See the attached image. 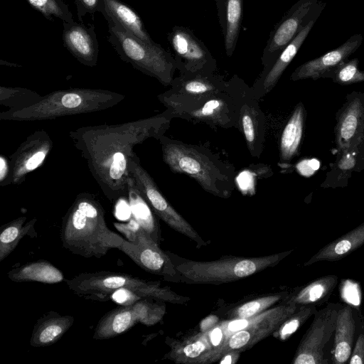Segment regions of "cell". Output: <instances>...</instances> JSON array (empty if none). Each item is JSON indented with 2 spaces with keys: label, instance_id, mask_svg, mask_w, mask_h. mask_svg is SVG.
<instances>
[{
  "label": "cell",
  "instance_id": "603a6c76",
  "mask_svg": "<svg viewBox=\"0 0 364 364\" xmlns=\"http://www.w3.org/2000/svg\"><path fill=\"white\" fill-rule=\"evenodd\" d=\"M75 318L48 311L39 318L32 331L30 344L34 348L48 347L58 342L70 328Z\"/></svg>",
  "mask_w": 364,
  "mask_h": 364
},
{
  "label": "cell",
  "instance_id": "30bf717a",
  "mask_svg": "<svg viewBox=\"0 0 364 364\" xmlns=\"http://www.w3.org/2000/svg\"><path fill=\"white\" fill-rule=\"evenodd\" d=\"M342 304L328 302L316 311L313 321L304 334L296 350L294 364L331 363L328 344L333 338L338 313Z\"/></svg>",
  "mask_w": 364,
  "mask_h": 364
},
{
  "label": "cell",
  "instance_id": "5bb4252c",
  "mask_svg": "<svg viewBox=\"0 0 364 364\" xmlns=\"http://www.w3.org/2000/svg\"><path fill=\"white\" fill-rule=\"evenodd\" d=\"M53 140L45 130L30 134L11 156L9 185H20L41 166L50 153Z\"/></svg>",
  "mask_w": 364,
  "mask_h": 364
},
{
  "label": "cell",
  "instance_id": "484cf974",
  "mask_svg": "<svg viewBox=\"0 0 364 364\" xmlns=\"http://www.w3.org/2000/svg\"><path fill=\"white\" fill-rule=\"evenodd\" d=\"M364 245V222L318 250L304 263L309 266L320 262L338 261Z\"/></svg>",
  "mask_w": 364,
  "mask_h": 364
},
{
  "label": "cell",
  "instance_id": "5b68a950",
  "mask_svg": "<svg viewBox=\"0 0 364 364\" xmlns=\"http://www.w3.org/2000/svg\"><path fill=\"white\" fill-rule=\"evenodd\" d=\"M124 97V94L97 88L58 90L42 95L29 107L1 112L0 119L38 122L96 112L116 106Z\"/></svg>",
  "mask_w": 364,
  "mask_h": 364
},
{
  "label": "cell",
  "instance_id": "9a60e30c",
  "mask_svg": "<svg viewBox=\"0 0 364 364\" xmlns=\"http://www.w3.org/2000/svg\"><path fill=\"white\" fill-rule=\"evenodd\" d=\"M326 4L319 1L309 21L294 39L282 50L274 61L263 68L260 74L251 86L253 96L259 101L276 86L283 73L292 61L309 36Z\"/></svg>",
  "mask_w": 364,
  "mask_h": 364
},
{
  "label": "cell",
  "instance_id": "52a82bcc",
  "mask_svg": "<svg viewBox=\"0 0 364 364\" xmlns=\"http://www.w3.org/2000/svg\"><path fill=\"white\" fill-rule=\"evenodd\" d=\"M75 294L86 299L108 301L114 291L126 288L135 291L143 299L171 300L169 291L159 284L122 272L97 271L80 273L64 281Z\"/></svg>",
  "mask_w": 364,
  "mask_h": 364
},
{
  "label": "cell",
  "instance_id": "f546056e",
  "mask_svg": "<svg viewBox=\"0 0 364 364\" xmlns=\"http://www.w3.org/2000/svg\"><path fill=\"white\" fill-rule=\"evenodd\" d=\"M7 276L15 282H36L49 284L60 283L65 279L58 268L44 259L14 267L9 271Z\"/></svg>",
  "mask_w": 364,
  "mask_h": 364
},
{
  "label": "cell",
  "instance_id": "7c38bea8",
  "mask_svg": "<svg viewBox=\"0 0 364 364\" xmlns=\"http://www.w3.org/2000/svg\"><path fill=\"white\" fill-rule=\"evenodd\" d=\"M128 171L154 213L171 228L196 240V232L166 199L153 178L141 165L140 159L136 154L128 163Z\"/></svg>",
  "mask_w": 364,
  "mask_h": 364
},
{
  "label": "cell",
  "instance_id": "d6a6232c",
  "mask_svg": "<svg viewBox=\"0 0 364 364\" xmlns=\"http://www.w3.org/2000/svg\"><path fill=\"white\" fill-rule=\"evenodd\" d=\"M42 95L25 87L0 86V105L8 109H19L36 102Z\"/></svg>",
  "mask_w": 364,
  "mask_h": 364
},
{
  "label": "cell",
  "instance_id": "277c9868",
  "mask_svg": "<svg viewBox=\"0 0 364 364\" xmlns=\"http://www.w3.org/2000/svg\"><path fill=\"white\" fill-rule=\"evenodd\" d=\"M249 85L238 75L228 80L221 92L201 96H187L170 89L157 95L159 101L173 118L205 124L214 129L238 128L243 95Z\"/></svg>",
  "mask_w": 364,
  "mask_h": 364
},
{
  "label": "cell",
  "instance_id": "4316f807",
  "mask_svg": "<svg viewBox=\"0 0 364 364\" xmlns=\"http://www.w3.org/2000/svg\"><path fill=\"white\" fill-rule=\"evenodd\" d=\"M338 282L336 274L318 277L287 295L284 301L297 306H321L328 301Z\"/></svg>",
  "mask_w": 364,
  "mask_h": 364
},
{
  "label": "cell",
  "instance_id": "7a4b0ae2",
  "mask_svg": "<svg viewBox=\"0 0 364 364\" xmlns=\"http://www.w3.org/2000/svg\"><path fill=\"white\" fill-rule=\"evenodd\" d=\"M60 240L64 248L85 258H101L118 248L124 238L106 224L103 206L88 193L78 194L63 218Z\"/></svg>",
  "mask_w": 364,
  "mask_h": 364
},
{
  "label": "cell",
  "instance_id": "2e32d148",
  "mask_svg": "<svg viewBox=\"0 0 364 364\" xmlns=\"http://www.w3.org/2000/svg\"><path fill=\"white\" fill-rule=\"evenodd\" d=\"M144 270L167 277L175 269L174 264L159 245L141 228L136 241L125 238L117 248Z\"/></svg>",
  "mask_w": 364,
  "mask_h": 364
},
{
  "label": "cell",
  "instance_id": "cb8c5ba5",
  "mask_svg": "<svg viewBox=\"0 0 364 364\" xmlns=\"http://www.w3.org/2000/svg\"><path fill=\"white\" fill-rule=\"evenodd\" d=\"M228 85L223 75L215 73L179 75L175 77L170 90L187 96H201L225 90Z\"/></svg>",
  "mask_w": 364,
  "mask_h": 364
},
{
  "label": "cell",
  "instance_id": "74e56055",
  "mask_svg": "<svg viewBox=\"0 0 364 364\" xmlns=\"http://www.w3.org/2000/svg\"><path fill=\"white\" fill-rule=\"evenodd\" d=\"M287 296L280 294L250 301L239 306L233 313V317L235 318H250L264 311L268 307L280 299L285 298Z\"/></svg>",
  "mask_w": 364,
  "mask_h": 364
},
{
  "label": "cell",
  "instance_id": "ba28073f",
  "mask_svg": "<svg viewBox=\"0 0 364 364\" xmlns=\"http://www.w3.org/2000/svg\"><path fill=\"white\" fill-rule=\"evenodd\" d=\"M291 252V250L256 258L231 257L210 262L173 263L175 270L190 282L220 284L248 277L274 265Z\"/></svg>",
  "mask_w": 364,
  "mask_h": 364
},
{
  "label": "cell",
  "instance_id": "ab89813d",
  "mask_svg": "<svg viewBox=\"0 0 364 364\" xmlns=\"http://www.w3.org/2000/svg\"><path fill=\"white\" fill-rule=\"evenodd\" d=\"M358 329L359 332L347 363L364 364V320L360 314L358 318Z\"/></svg>",
  "mask_w": 364,
  "mask_h": 364
},
{
  "label": "cell",
  "instance_id": "9c48e42d",
  "mask_svg": "<svg viewBox=\"0 0 364 364\" xmlns=\"http://www.w3.org/2000/svg\"><path fill=\"white\" fill-rule=\"evenodd\" d=\"M299 306L284 301L282 304L250 317V323L246 328L231 335L217 348L207 351L195 363H210L228 353H237L252 347L272 332L277 331Z\"/></svg>",
  "mask_w": 364,
  "mask_h": 364
},
{
  "label": "cell",
  "instance_id": "ac0fdd59",
  "mask_svg": "<svg viewBox=\"0 0 364 364\" xmlns=\"http://www.w3.org/2000/svg\"><path fill=\"white\" fill-rule=\"evenodd\" d=\"M361 34H354L338 48L326 54L309 60L297 67L290 76V80L296 81L304 79L317 80L326 75L348 60L361 45Z\"/></svg>",
  "mask_w": 364,
  "mask_h": 364
},
{
  "label": "cell",
  "instance_id": "f35d334b",
  "mask_svg": "<svg viewBox=\"0 0 364 364\" xmlns=\"http://www.w3.org/2000/svg\"><path fill=\"white\" fill-rule=\"evenodd\" d=\"M137 311L140 323L151 326L159 321L163 315L161 309L147 300H139L133 304Z\"/></svg>",
  "mask_w": 364,
  "mask_h": 364
},
{
  "label": "cell",
  "instance_id": "8d00e7d4",
  "mask_svg": "<svg viewBox=\"0 0 364 364\" xmlns=\"http://www.w3.org/2000/svg\"><path fill=\"white\" fill-rule=\"evenodd\" d=\"M317 311L316 306H299L277 331L282 340H286L294 333Z\"/></svg>",
  "mask_w": 364,
  "mask_h": 364
},
{
  "label": "cell",
  "instance_id": "7bdbcfd3",
  "mask_svg": "<svg viewBox=\"0 0 364 364\" xmlns=\"http://www.w3.org/2000/svg\"><path fill=\"white\" fill-rule=\"evenodd\" d=\"M10 176V164L4 155H0V185L9 186Z\"/></svg>",
  "mask_w": 364,
  "mask_h": 364
},
{
  "label": "cell",
  "instance_id": "4fadbf2b",
  "mask_svg": "<svg viewBox=\"0 0 364 364\" xmlns=\"http://www.w3.org/2000/svg\"><path fill=\"white\" fill-rule=\"evenodd\" d=\"M320 0H299L274 26L263 50V68L272 63L313 16Z\"/></svg>",
  "mask_w": 364,
  "mask_h": 364
},
{
  "label": "cell",
  "instance_id": "83f0119b",
  "mask_svg": "<svg viewBox=\"0 0 364 364\" xmlns=\"http://www.w3.org/2000/svg\"><path fill=\"white\" fill-rule=\"evenodd\" d=\"M104 2L103 16H109L144 43L150 45L156 43L146 31L141 17L132 7L120 0H104Z\"/></svg>",
  "mask_w": 364,
  "mask_h": 364
},
{
  "label": "cell",
  "instance_id": "1f68e13d",
  "mask_svg": "<svg viewBox=\"0 0 364 364\" xmlns=\"http://www.w3.org/2000/svg\"><path fill=\"white\" fill-rule=\"evenodd\" d=\"M127 198L131 209L132 217L139 223L141 228L158 244L159 229L152 213V209L139 192L131 176H129L128 179Z\"/></svg>",
  "mask_w": 364,
  "mask_h": 364
},
{
  "label": "cell",
  "instance_id": "8fae6325",
  "mask_svg": "<svg viewBox=\"0 0 364 364\" xmlns=\"http://www.w3.org/2000/svg\"><path fill=\"white\" fill-rule=\"evenodd\" d=\"M179 75L215 73L217 61L204 43L187 27L175 26L167 34Z\"/></svg>",
  "mask_w": 364,
  "mask_h": 364
},
{
  "label": "cell",
  "instance_id": "836d02e7",
  "mask_svg": "<svg viewBox=\"0 0 364 364\" xmlns=\"http://www.w3.org/2000/svg\"><path fill=\"white\" fill-rule=\"evenodd\" d=\"M211 349L212 346L206 332L181 343L178 347L173 348L171 355L177 362L187 363L188 360H190V363L191 359L199 358Z\"/></svg>",
  "mask_w": 364,
  "mask_h": 364
},
{
  "label": "cell",
  "instance_id": "d6986e66",
  "mask_svg": "<svg viewBox=\"0 0 364 364\" xmlns=\"http://www.w3.org/2000/svg\"><path fill=\"white\" fill-rule=\"evenodd\" d=\"M63 42L64 47L80 63L88 67L97 65L99 44L94 24L63 21Z\"/></svg>",
  "mask_w": 364,
  "mask_h": 364
},
{
  "label": "cell",
  "instance_id": "3957f363",
  "mask_svg": "<svg viewBox=\"0 0 364 364\" xmlns=\"http://www.w3.org/2000/svg\"><path fill=\"white\" fill-rule=\"evenodd\" d=\"M159 141L164 164L174 173L194 179L207 193L228 198L235 188V168L204 146L164 135Z\"/></svg>",
  "mask_w": 364,
  "mask_h": 364
},
{
  "label": "cell",
  "instance_id": "44dd1931",
  "mask_svg": "<svg viewBox=\"0 0 364 364\" xmlns=\"http://www.w3.org/2000/svg\"><path fill=\"white\" fill-rule=\"evenodd\" d=\"M359 312L348 304L338 311L333 333L331 363L345 364L350 359L358 329Z\"/></svg>",
  "mask_w": 364,
  "mask_h": 364
},
{
  "label": "cell",
  "instance_id": "4dcf8cb0",
  "mask_svg": "<svg viewBox=\"0 0 364 364\" xmlns=\"http://www.w3.org/2000/svg\"><path fill=\"white\" fill-rule=\"evenodd\" d=\"M26 216H21L1 227L0 233V262L6 259L17 247L20 240L25 236L35 237L36 218L26 222Z\"/></svg>",
  "mask_w": 364,
  "mask_h": 364
},
{
  "label": "cell",
  "instance_id": "f6af8a7d",
  "mask_svg": "<svg viewBox=\"0 0 364 364\" xmlns=\"http://www.w3.org/2000/svg\"><path fill=\"white\" fill-rule=\"evenodd\" d=\"M236 352H231V353H228L225 354V355L222 358V360L220 361V363H228L231 364L232 363V358Z\"/></svg>",
  "mask_w": 364,
  "mask_h": 364
},
{
  "label": "cell",
  "instance_id": "d4e9b609",
  "mask_svg": "<svg viewBox=\"0 0 364 364\" xmlns=\"http://www.w3.org/2000/svg\"><path fill=\"white\" fill-rule=\"evenodd\" d=\"M140 323L139 314L133 304L121 305L106 313L98 321L92 338L106 340L118 336Z\"/></svg>",
  "mask_w": 364,
  "mask_h": 364
},
{
  "label": "cell",
  "instance_id": "8992f818",
  "mask_svg": "<svg viewBox=\"0 0 364 364\" xmlns=\"http://www.w3.org/2000/svg\"><path fill=\"white\" fill-rule=\"evenodd\" d=\"M104 17L108 26L107 41L119 58L161 85L170 87L177 70L173 54L159 43H144L109 16Z\"/></svg>",
  "mask_w": 364,
  "mask_h": 364
},
{
  "label": "cell",
  "instance_id": "f1b7e54d",
  "mask_svg": "<svg viewBox=\"0 0 364 364\" xmlns=\"http://www.w3.org/2000/svg\"><path fill=\"white\" fill-rule=\"evenodd\" d=\"M305 108L302 102L294 107L282 132L279 141V158L282 162H288L297 155L301 142Z\"/></svg>",
  "mask_w": 364,
  "mask_h": 364
},
{
  "label": "cell",
  "instance_id": "d590c367",
  "mask_svg": "<svg viewBox=\"0 0 364 364\" xmlns=\"http://www.w3.org/2000/svg\"><path fill=\"white\" fill-rule=\"evenodd\" d=\"M358 65L357 58L347 60L329 73L326 77H331L334 82L341 85L364 82V70H360Z\"/></svg>",
  "mask_w": 364,
  "mask_h": 364
},
{
  "label": "cell",
  "instance_id": "6da1fadb",
  "mask_svg": "<svg viewBox=\"0 0 364 364\" xmlns=\"http://www.w3.org/2000/svg\"><path fill=\"white\" fill-rule=\"evenodd\" d=\"M172 114L164 112L117 124L81 127L69 132L73 146L86 161L88 169L105 196L111 202L128 196V163L134 147L165 135Z\"/></svg>",
  "mask_w": 364,
  "mask_h": 364
},
{
  "label": "cell",
  "instance_id": "ffe728a7",
  "mask_svg": "<svg viewBox=\"0 0 364 364\" xmlns=\"http://www.w3.org/2000/svg\"><path fill=\"white\" fill-rule=\"evenodd\" d=\"M364 134V102L358 97L350 98L343 107L335 128L336 144L346 151L358 144Z\"/></svg>",
  "mask_w": 364,
  "mask_h": 364
},
{
  "label": "cell",
  "instance_id": "e575fe53",
  "mask_svg": "<svg viewBox=\"0 0 364 364\" xmlns=\"http://www.w3.org/2000/svg\"><path fill=\"white\" fill-rule=\"evenodd\" d=\"M33 9L38 11L46 19L53 21V18L67 23L74 22L68 5L63 0H26Z\"/></svg>",
  "mask_w": 364,
  "mask_h": 364
},
{
  "label": "cell",
  "instance_id": "7402d4cb",
  "mask_svg": "<svg viewBox=\"0 0 364 364\" xmlns=\"http://www.w3.org/2000/svg\"><path fill=\"white\" fill-rule=\"evenodd\" d=\"M218 18L222 31L225 54L232 56L243 17V0H215Z\"/></svg>",
  "mask_w": 364,
  "mask_h": 364
},
{
  "label": "cell",
  "instance_id": "ee69618b",
  "mask_svg": "<svg viewBox=\"0 0 364 364\" xmlns=\"http://www.w3.org/2000/svg\"><path fill=\"white\" fill-rule=\"evenodd\" d=\"M209 341L212 346V349L219 346L224 338V334L220 325L213 328L208 333L207 332Z\"/></svg>",
  "mask_w": 364,
  "mask_h": 364
},
{
  "label": "cell",
  "instance_id": "60d3db41",
  "mask_svg": "<svg viewBox=\"0 0 364 364\" xmlns=\"http://www.w3.org/2000/svg\"><path fill=\"white\" fill-rule=\"evenodd\" d=\"M77 8V18L82 22L83 17L89 14L93 16L96 12L105 11L104 0H73Z\"/></svg>",
  "mask_w": 364,
  "mask_h": 364
},
{
  "label": "cell",
  "instance_id": "e0dca14e",
  "mask_svg": "<svg viewBox=\"0 0 364 364\" xmlns=\"http://www.w3.org/2000/svg\"><path fill=\"white\" fill-rule=\"evenodd\" d=\"M237 129L243 134L251 156L259 158L265 141L266 119L250 86L247 87L242 97Z\"/></svg>",
  "mask_w": 364,
  "mask_h": 364
},
{
  "label": "cell",
  "instance_id": "b9f144b4",
  "mask_svg": "<svg viewBox=\"0 0 364 364\" xmlns=\"http://www.w3.org/2000/svg\"><path fill=\"white\" fill-rule=\"evenodd\" d=\"M113 225L119 232L124 235L127 240L132 242L136 241L138 233L141 228L139 223L132 217L127 223H114Z\"/></svg>",
  "mask_w": 364,
  "mask_h": 364
}]
</instances>
